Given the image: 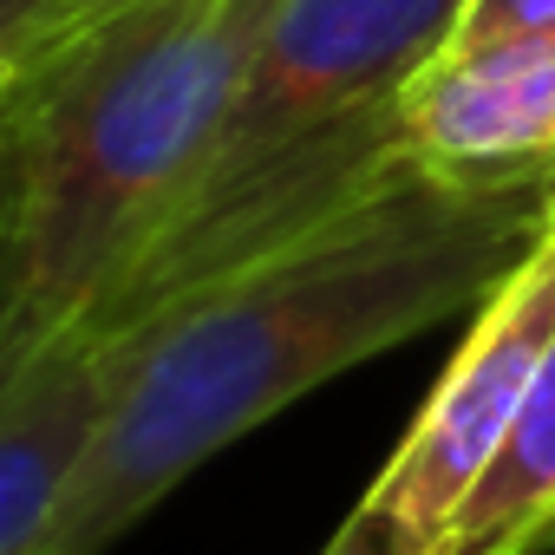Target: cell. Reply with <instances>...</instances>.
Returning <instances> with one entry per match:
<instances>
[{
    "label": "cell",
    "mask_w": 555,
    "mask_h": 555,
    "mask_svg": "<svg viewBox=\"0 0 555 555\" xmlns=\"http://www.w3.org/2000/svg\"><path fill=\"white\" fill-rule=\"evenodd\" d=\"M321 555H373V542H366V529H360V522L347 516V522H340V529L327 535V548H321Z\"/></svg>",
    "instance_id": "30bf717a"
},
{
    "label": "cell",
    "mask_w": 555,
    "mask_h": 555,
    "mask_svg": "<svg viewBox=\"0 0 555 555\" xmlns=\"http://www.w3.org/2000/svg\"><path fill=\"white\" fill-rule=\"evenodd\" d=\"M412 144L444 183L555 196V47H444L412 86Z\"/></svg>",
    "instance_id": "8992f818"
},
{
    "label": "cell",
    "mask_w": 555,
    "mask_h": 555,
    "mask_svg": "<svg viewBox=\"0 0 555 555\" xmlns=\"http://www.w3.org/2000/svg\"><path fill=\"white\" fill-rule=\"evenodd\" d=\"M555 548V347L496 451L490 477L431 542V555H548Z\"/></svg>",
    "instance_id": "52a82bcc"
},
{
    "label": "cell",
    "mask_w": 555,
    "mask_h": 555,
    "mask_svg": "<svg viewBox=\"0 0 555 555\" xmlns=\"http://www.w3.org/2000/svg\"><path fill=\"white\" fill-rule=\"evenodd\" d=\"M464 0H282L229 118L92 327H138L216 274L418 177L412 86Z\"/></svg>",
    "instance_id": "3957f363"
},
{
    "label": "cell",
    "mask_w": 555,
    "mask_h": 555,
    "mask_svg": "<svg viewBox=\"0 0 555 555\" xmlns=\"http://www.w3.org/2000/svg\"><path fill=\"white\" fill-rule=\"evenodd\" d=\"M555 347V203L529 255L470 308V327L438 373L431 399L418 405L412 431L360 496L353 522L366 529L373 555H431L470 490L490 477L509 425Z\"/></svg>",
    "instance_id": "277c9868"
},
{
    "label": "cell",
    "mask_w": 555,
    "mask_h": 555,
    "mask_svg": "<svg viewBox=\"0 0 555 555\" xmlns=\"http://www.w3.org/2000/svg\"><path fill=\"white\" fill-rule=\"evenodd\" d=\"M542 190H470L431 170L177 295L118 334L125 373L53 555H105L196 464L360 360L483 308L548 222Z\"/></svg>",
    "instance_id": "6da1fadb"
},
{
    "label": "cell",
    "mask_w": 555,
    "mask_h": 555,
    "mask_svg": "<svg viewBox=\"0 0 555 555\" xmlns=\"http://www.w3.org/2000/svg\"><path fill=\"white\" fill-rule=\"evenodd\" d=\"M451 53H496V47H555V0H464Z\"/></svg>",
    "instance_id": "9c48e42d"
},
{
    "label": "cell",
    "mask_w": 555,
    "mask_h": 555,
    "mask_svg": "<svg viewBox=\"0 0 555 555\" xmlns=\"http://www.w3.org/2000/svg\"><path fill=\"white\" fill-rule=\"evenodd\" d=\"M118 8H131V0H0V66H21Z\"/></svg>",
    "instance_id": "ba28073f"
},
{
    "label": "cell",
    "mask_w": 555,
    "mask_h": 555,
    "mask_svg": "<svg viewBox=\"0 0 555 555\" xmlns=\"http://www.w3.org/2000/svg\"><path fill=\"white\" fill-rule=\"evenodd\" d=\"M282 0H131L0 66V360L92 321L196 183Z\"/></svg>",
    "instance_id": "7a4b0ae2"
},
{
    "label": "cell",
    "mask_w": 555,
    "mask_h": 555,
    "mask_svg": "<svg viewBox=\"0 0 555 555\" xmlns=\"http://www.w3.org/2000/svg\"><path fill=\"white\" fill-rule=\"evenodd\" d=\"M118 373V334L92 321L0 360V555H53L112 425Z\"/></svg>",
    "instance_id": "5b68a950"
}]
</instances>
